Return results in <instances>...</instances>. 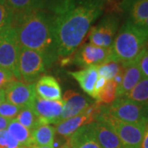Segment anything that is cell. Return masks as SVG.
Listing matches in <instances>:
<instances>
[{
	"instance_id": "1",
	"label": "cell",
	"mask_w": 148,
	"mask_h": 148,
	"mask_svg": "<svg viewBox=\"0 0 148 148\" xmlns=\"http://www.w3.org/2000/svg\"><path fill=\"white\" fill-rule=\"evenodd\" d=\"M109 0H59L51 9L58 58L66 59L88 34L92 24L106 10Z\"/></svg>"
},
{
	"instance_id": "2",
	"label": "cell",
	"mask_w": 148,
	"mask_h": 148,
	"mask_svg": "<svg viewBox=\"0 0 148 148\" xmlns=\"http://www.w3.org/2000/svg\"><path fill=\"white\" fill-rule=\"evenodd\" d=\"M12 27L21 47L43 53L50 65L58 58L51 11L45 9L14 13Z\"/></svg>"
},
{
	"instance_id": "3",
	"label": "cell",
	"mask_w": 148,
	"mask_h": 148,
	"mask_svg": "<svg viewBox=\"0 0 148 148\" xmlns=\"http://www.w3.org/2000/svg\"><path fill=\"white\" fill-rule=\"evenodd\" d=\"M147 45V29L127 19L119 29L111 46L113 60L124 66L133 63Z\"/></svg>"
},
{
	"instance_id": "4",
	"label": "cell",
	"mask_w": 148,
	"mask_h": 148,
	"mask_svg": "<svg viewBox=\"0 0 148 148\" xmlns=\"http://www.w3.org/2000/svg\"><path fill=\"white\" fill-rule=\"evenodd\" d=\"M102 111L125 123L147 124L148 104H141L125 97L116 98L110 105L102 106Z\"/></svg>"
},
{
	"instance_id": "5",
	"label": "cell",
	"mask_w": 148,
	"mask_h": 148,
	"mask_svg": "<svg viewBox=\"0 0 148 148\" xmlns=\"http://www.w3.org/2000/svg\"><path fill=\"white\" fill-rule=\"evenodd\" d=\"M50 66L43 53L21 47L17 64L19 81L26 84L36 83Z\"/></svg>"
},
{
	"instance_id": "6",
	"label": "cell",
	"mask_w": 148,
	"mask_h": 148,
	"mask_svg": "<svg viewBox=\"0 0 148 148\" xmlns=\"http://www.w3.org/2000/svg\"><path fill=\"white\" fill-rule=\"evenodd\" d=\"M96 119L105 122L116 133L123 148H140L146 124L125 123L102 110Z\"/></svg>"
},
{
	"instance_id": "7",
	"label": "cell",
	"mask_w": 148,
	"mask_h": 148,
	"mask_svg": "<svg viewBox=\"0 0 148 148\" xmlns=\"http://www.w3.org/2000/svg\"><path fill=\"white\" fill-rule=\"evenodd\" d=\"M20 50L21 45L12 27L0 32V68L12 72L17 80V64Z\"/></svg>"
},
{
	"instance_id": "8",
	"label": "cell",
	"mask_w": 148,
	"mask_h": 148,
	"mask_svg": "<svg viewBox=\"0 0 148 148\" xmlns=\"http://www.w3.org/2000/svg\"><path fill=\"white\" fill-rule=\"evenodd\" d=\"M120 19L112 12L104 16L96 25L90 27L88 32L89 43L95 46L111 48L119 29Z\"/></svg>"
},
{
	"instance_id": "9",
	"label": "cell",
	"mask_w": 148,
	"mask_h": 148,
	"mask_svg": "<svg viewBox=\"0 0 148 148\" xmlns=\"http://www.w3.org/2000/svg\"><path fill=\"white\" fill-rule=\"evenodd\" d=\"M74 53L75 55L72 57V60L85 69L98 67L113 60L111 48L98 47L90 43L84 44Z\"/></svg>"
},
{
	"instance_id": "10",
	"label": "cell",
	"mask_w": 148,
	"mask_h": 148,
	"mask_svg": "<svg viewBox=\"0 0 148 148\" xmlns=\"http://www.w3.org/2000/svg\"><path fill=\"white\" fill-rule=\"evenodd\" d=\"M101 109L102 106L93 102V104H91L84 113L57 123L54 127L56 133L63 138L69 139L80 127L90 124L95 121L101 114Z\"/></svg>"
},
{
	"instance_id": "11",
	"label": "cell",
	"mask_w": 148,
	"mask_h": 148,
	"mask_svg": "<svg viewBox=\"0 0 148 148\" xmlns=\"http://www.w3.org/2000/svg\"><path fill=\"white\" fill-rule=\"evenodd\" d=\"M5 98L8 102L21 108L32 107L36 97L35 83L26 84L16 80L5 90Z\"/></svg>"
},
{
	"instance_id": "12",
	"label": "cell",
	"mask_w": 148,
	"mask_h": 148,
	"mask_svg": "<svg viewBox=\"0 0 148 148\" xmlns=\"http://www.w3.org/2000/svg\"><path fill=\"white\" fill-rule=\"evenodd\" d=\"M32 109L39 118L41 124H57L60 122V119L64 110L63 101H48L36 97Z\"/></svg>"
},
{
	"instance_id": "13",
	"label": "cell",
	"mask_w": 148,
	"mask_h": 148,
	"mask_svg": "<svg viewBox=\"0 0 148 148\" xmlns=\"http://www.w3.org/2000/svg\"><path fill=\"white\" fill-rule=\"evenodd\" d=\"M64 110L60 122L84 113L93 102L74 90H67L63 97Z\"/></svg>"
},
{
	"instance_id": "14",
	"label": "cell",
	"mask_w": 148,
	"mask_h": 148,
	"mask_svg": "<svg viewBox=\"0 0 148 148\" xmlns=\"http://www.w3.org/2000/svg\"><path fill=\"white\" fill-rule=\"evenodd\" d=\"M37 96L48 101H62V89L53 76L45 75L35 83Z\"/></svg>"
},
{
	"instance_id": "15",
	"label": "cell",
	"mask_w": 148,
	"mask_h": 148,
	"mask_svg": "<svg viewBox=\"0 0 148 148\" xmlns=\"http://www.w3.org/2000/svg\"><path fill=\"white\" fill-rule=\"evenodd\" d=\"M119 8L138 26H143L148 18V0H123Z\"/></svg>"
},
{
	"instance_id": "16",
	"label": "cell",
	"mask_w": 148,
	"mask_h": 148,
	"mask_svg": "<svg viewBox=\"0 0 148 148\" xmlns=\"http://www.w3.org/2000/svg\"><path fill=\"white\" fill-rule=\"evenodd\" d=\"M92 127L101 148H123L116 133L105 122L96 119L92 123Z\"/></svg>"
},
{
	"instance_id": "17",
	"label": "cell",
	"mask_w": 148,
	"mask_h": 148,
	"mask_svg": "<svg viewBox=\"0 0 148 148\" xmlns=\"http://www.w3.org/2000/svg\"><path fill=\"white\" fill-rule=\"evenodd\" d=\"M143 78L142 72L138 67L137 60L125 66L121 84L117 87L116 98L124 97Z\"/></svg>"
},
{
	"instance_id": "18",
	"label": "cell",
	"mask_w": 148,
	"mask_h": 148,
	"mask_svg": "<svg viewBox=\"0 0 148 148\" xmlns=\"http://www.w3.org/2000/svg\"><path fill=\"white\" fill-rule=\"evenodd\" d=\"M68 140L73 148H101L95 138L92 123L80 127Z\"/></svg>"
},
{
	"instance_id": "19",
	"label": "cell",
	"mask_w": 148,
	"mask_h": 148,
	"mask_svg": "<svg viewBox=\"0 0 148 148\" xmlns=\"http://www.w3.org/2000/svg\"><path fill=\"white\" fill-rule=\"evenodd\" d=\"M69 74L76 80L85 92L94 98V88L96 81L99 78L97 67H90L86 69L69 72Z\"/></svg>"
},
{
	"instance_id": "20",
	"label": "cell",
	"mask_w": 148,
	"mask_h": 148,
	"mask_svg": "<svg viewBox=\"0 0 148 148\" xmlns=\"http://www.w3.org/2000/svg\"><path fill=\"white\" fill-rule=\"evenodd\" d=\"M14 13L45 9L50 11L59 0H4Z\"/></svg>"
},
{
	"instance_id": "21",
	"label": "cell",
	"mask_w": 148,
	"mask_h": 148,
	"mask_svg": "<svg viewBox=\"0 0 148 148\" xmlns=\"http://www.w3.org/2000/svg\"><path fill=\"white\" fill-rule=\"evenodd\" d=\"M7 130L22 147L32 148L34 146L32 131L24 127L18 121H16V119L11 120L7 127Z\"/></svg>"
},
{
	"instance_id": "22",
	"label": "cell",
	"mask_w": 148,
	"mask_h": 148,
	"mask_svg": "<svg viewBox=\"0 0 148 148\" xmlns=\"http://www.w3.org/2000/svg\"><path fill=\"white\" fill-rule=\"evenodd\" d=\"M55 127L49 124H40L32 131L34 146H51L55 138Z\"/></svg>"
},
{
	"instance_id": "23",
	"label": "cell",
	"mask_w": 148,
	"mask_h": 148,
	"mask_svg": "<svg viewBox=\"0 0 148 148\" xmlns=\"http://www.w3.org/2000/svg\"><path fill=\"white\" fill-rule=\"evenodd\" d=\"M128 100L141 104H148V77H143L126 96Z\"/></svg>"
},
{
	"instance_id": "24",
	"label": "cell",
	"mask_w": 148,
	"mask_h": 148,
	"mask_svg": "<svg viewBox=\"0 0 148 148\" xmlns=\"http://www.w3.org/2000/svg\"><path fill=\"white\" fill-rule=\"evenodd\" d=\"M16 121L19 122L24 127H26L31 131H33L36 127L41 124L32 107H27L21 109L20 113L16 116Z\"/></svg>"
},
{
	"instance_id": "25",
	"label": "cell",
	"mask_w": 148,
	"mask_h": 148,
	"mask_svg": "<svg viewBox=\"0 0 148 148\" xmlns=\"http://www.w3.org/2000/svg\"><path fill=\"white\" fill-rule=\"evenodd\" d=\"M117 87L118 86L113 80L107 81L105 86L95 98V103L101 106L111 104L116 99Z\"/></svg>"
},
{
	"instance_id": "26",
	"label": "cell",
	"mask_w": 148,
	"mask_h": 148,
	"mask_svg": "<svg viewBox=\"0 0 148 148\" xmlns=\"http://www.w3.org/2000/svg\"><path fill=\"white\" fill-rule=\"evenodd\" d=\"M124 68L121 63L111 60L106 64L97 67V72L99 77H104L106 81L113 80V78Z\"/></svg>"
},
{
	"instance_id": "27",
	"label": "cell",
	"mask_w": 148,
	"mask_h": 148,
	"mask_svg": "<svg viewBox=\"0 0 148 148\" xmlns=\"http://www.w3.org/2000/svg\"><path fill=\"white\" fill-rule=\"evenodd\" d=\"M14 17V12L4 0H0V32L10 28Z\"/></svg>"
},
{
	"instance_id": "28",
	"label": "cell",
	"mask_w": 148,
	"mask_h": 148,
	"mask_svg": "<svg viewBox=\"0 0 148 148\" xmlns=\"http://www.w3.org/2000/svg\"><path fill=\"white\" fill-rule=\"evenodd\" d=\"M21 107L12 105L8 101H4L0 105V115L6 119H14L21 110Z\"/></svg>"
},
{
	"instance_id": "29",
	"label": "cell",
	"mask_w": 148,
	"mask_h": 148,
	"mask_svg": "<svg viewBox=\"0 0 148 148\" xmlns=\"http://www.w3.org/2000/svg\"><path fill=\"white\" fill-rule=\"evenodd\" d=\"M22 147L8 130L0 131V148H20Z\"/></svg>"
},
{
	"instance_id": "30",
	"label": "cell",
	"mask_w": 148,
	"mask_h": 148,
	"mask_svg": "<svg viewBox=\"0 0 148 148\" xmlns=\"http://www.w3.org/2000/svg\"><path fill=\"white\" fill-rule=\"evenodd\" d=\"M16 80L17 79L12 72L0 68V90H5L11 83Z\"/></svg>"
},
{
	"instance_id": "31",
	"label": "cell",
	"mask_w": 148,
	"mask_h": 148,
	"mask_svg": "<svg viewBox=\"0 0 148 148\" xmlns=\"http://www.w3.org/2000/svg\"><path fill=\"white\" fill-rule=\"evenodd\" d=\"M138 67L142 72L143 77H148V47L143 50L137 59Z\"/></svg>"
},
{
	"instance_id": "32",
	"label": "cell",
	"mask_w": 148,
	"mask_h": 148,
	"mask_svg": "<svg viewBox=\"0 0 148 148\" xmlns=\"http://www.w3.org/2000/svg\"><path fill=\"white\" fill-rule=\"evenodd\" d=\"M106 81L104 77H99L98 80L96 81L95 85V88H94V99L95 100V98L97 97L98 94L101 91V90L103 89V87L105 86V85L106 83Z\"/></svg>"
},
{
	"instance_id": "33",
	"label": "cell",
	"mask_w": 148,
	"mask_h": 148,
	"mask_svg": "<svg viewBox=\"0 0 148 148\" xmlns=\"http://www.w3.org/2000/svg\"><path fill=\"white\" fill-rule=\"evenodd\" d=\"M140 148H148V121L146 124V127H145V131H144V134H143V141L141 143V147Z\"/></svg>"
},
{
	"instance_id": "34",
	"label": "cell",
	"mask_w": 148,
	"mask_h": 148,
	"mask_svg": "<svg viewBox=\"0 0 148 148\" xmlns=\"http://www.w3.org/2000/svg\"><path fill=\"white\" fill-rule=\"evenodd\" d=\"M11 120L12 119H6L4 117H2L0 115V131L6 130L8 126V124H9V123L11 122Z\"/></svg>"
},
{
	"instance_id": "35",
	"label": "cell",
	"mask_w": 148,
	"mask_h": 148,
	"mask_svg": "<svg viewBox=\"0 0 148 148\" xmlns=\"http://www.w3.org/2000/svg\"><path fill=\"white\" fill-rule=\"evenodd\" d=\"M5 100V91H4V90H0V105L3 102H4Z\"/></svg>"
},
{
	"instance_id": "36",
	"label": "cell",
	"mask_w": 148,
	"mask_h": 148,
	"mask_svg": "<svg viewBox=\"0 0 148 148\" xmlns=\"http://www.w3.org/2000/svg\"><path fill=\"white\" fill-rule=\"evenodd\" d=\"M62 148H73L72 147V145H71V143H69V141L67 139V141H66V143H64V145L62 146Z\"/></svg>"
},
{
	"instance_id": "37",
	"label": "cell",
	"mask_w": 148,
	"mask_h": 148,
	"mask_svg": "<svg viewBox=\"0 0 148 148\" xmlns=\"http://www.w3.org/2000/svg\"><path fill=\"white\" fill-rule=\"evenodd\" d=\"M32 148H54L53 145L51 146H42V147H39V146H33Z\"/></svg>"
},
{
	"instance_id": "38",
	"label": "cell",
	"mask_w": 148,
	"mask_h": 148,
	"mask_svg": "<svg viewBox=\"0 0 148 148\" xmlns=\"http://www.w3.org/2000/svg\"><path fill=\"white\" fill-rule=\"evenodd\" d=\"M143 27H144L146 29H147L148 30V18L147 19V21H145V23H144V25H143Z\"/></svg>"
},
{
	"instance_id": "39",
	"label": "cell",
	"mask_w": 148,
	"mask_h": 148,
	"mask_svg": "<svg viewBox=\"0 0 148 148\" xmlns=\"http://www.w3.org/2000/svg\"><path fill=\"white\" fill-rule=\"evenodd\" d=\"M20 148H27V147H21Z\"/></svg>"
},
{
	"instance_id": "40",
	"label": "cell",
	"mask_w": 148,
	"mask_h": 148,
	"mask_svg": "<svg viewBox=\"0 0 148 148\" xmlns=\"http://www.w3.org/2000/svg\"><path fill=\"white\" fill-rule=\"evenodd\" d=\"M59 148H62V147H59Z\"/></svg>"
},
{
	"instance_id": "41",
	"label": "cell",
	"mask_w": 148,
	"mask_h": 148,
	"mask_svg": "<svg viewBox=\"0 0 148 148\" xmlns=\"http://www.w3.org/2000/svg\"><path fill=\"white\" fill-rule=\"evenodd\" d=\"M147 47H148V45H147Z\"/></svg>"
}]
</instances>
